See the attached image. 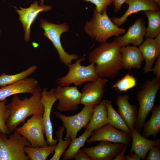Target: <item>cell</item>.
<instances>
[{"label": "cell", "mask_w": 160, "mask_h": 160, "mask_svg": "<svg viewBox=\"0 0 160 160\" xmlns=\"http://www.w3.org/2000/svg\"><path fill=\"white\" fill-rule=\"evenodd\" d=\"M121 47L117 41H105L92 50L88 55V62L95 64L99 78L112 79L123 68Z\"/></svg>", "instance_id": "1"}, {"label": "cell", "mask_w": 160, "mask_h": 160, "mask_svg": "<svg viewBox=\"0 0 160 160\" xmlns=\"http://www.w3.org/2000/svg\"><path fill=\"white\" fill-rule=\"evenodd\" d=\"M42 89L39 85L29 98L22 100L18 94L13 95L12 101L7 106L10 112L6 124L10 134L13 132L21 123H24L26 118L36 114H43L44 107L41 101Z\"/></svg>", "instance_id": "2"}, {"label": "cell", "mask_w": 160, "mask_h": 160, "mask_svg": "<svg viewBox=\"0 0 160 160\" xmlns=\"http://www.w3.org/2000/svg\"><path fill=\"white\" fill-rule=\"evenodd\" d=\"M84 30L90 38L100 43L126 31L125 29L119 28L113 23L107 14V10L101 13L95 9L91 19L86 23Z\"/></svg>", "instance_id": "3"}, {"label": "cell", "mask_w": 160, "mask_h": 160, "mask_svg": "<svg viewBox=\"0 0 160 160\" xmlns=\"http://www.w3.org/2000/svg\"><path fill=\"white\" fill-rule=\"evenodd\" d=\"M160 87V78L156 76L148 79L141 86L136 93L139 103L135 129L139 132L142 130L146 119L154 105L155 98Z\"/></svg>", "instance_id": "4"}, {"label": "cell", "mask_w": 160, "mask_h": 160, "mask_svg": "<svg viewBox=\"0 0 160 160\" xmlns=\"http://www.w3.org/2000/svg\"><path fill=\"white\" fill-rule=\"evenodd\" d=\"M85 60V57L83 56L76 60L74 63L70 64L68 66L69 71L67 73L57 79L56 83L62 87L69 86L72 84L77 87L84 82H92L98 79L99 77L96 73L94 63L87 66L81 65V63Z\"/></svg>", "instance_id": "5"}, {"label": "cell", "mask_w": 160, "mask_h": 160, "mask_svg": "<svg viewBox=\"0 0 160 160\" xmlns=\"http://www.w3.org/2000/svg\"><path fill=\"white\" fill-rule=\"evenodd\" d=\"M9 135L0 132V160H29L24 148L30 146V142L15 130Z\"/></svg>", "instance_id": "6"}, {"label": "cell", "mask_w": 160, "mask_h": 160, "mask_svg": "<svg viewBox=\"0 0 160 160\" xmlns=\"http://www.w3.org/2000/svg\"><path fill=\"white\" fill-rule=\"evenodd\" d=\"M40 20L39 27L44 30V32L43 33L44 36L52 42L57 52L60 61L68 67L72 63L73 60L79 58L78 55L69 54L67 52L61 44V36L63 33L68 31L69 26L65 23L56 24L50 23L42 18H40Z\"/></svg>", "instance_id": "7"}, {"label": "cell", "mask_w": 160, "mask_h": 160, "mask_svg": "<svg viewBox=\"0 0 160 160\" xmlns=\"http://www.w3.org/2000/svg\"><path fill=\"white\" fill-rule=\"evenodd\" d=\"M42 117L41 114H33L22 126L17 128L15 130L25 137L32 147L37 148L48 146L44 136Z\"/></svg>", "instance_id": "8"}, {"label": "cell", "mask_w": 160, "mask_h": 160, "mask_svg": "<svg viewBox=\"0 0 160 160\" xmlns=\"http://www.w3.org/2000/svg\"><path fill=\"white\" fill-rule=\"evenodd\" d=\"M94 108L84 106L78 113L72 116H66L60 112L55 111L53 114L60 119L63 126L66 129L64 140L72 139L76 137L79 131L82 128H85L88 124L93 112Z\"/></svg>", "instance_id": "9"}, {"label": "cell", "mask_w": 160, "mask_h": 160, "mask_svg": "<svg viewBox=\"0 0 160 160\" xmlns=\"http://www.w3.org/2000/svg\"><path fill=\"white\" fill-rule=\"evenodd\" d=\"M54 89L56 97L59 101L57 109L59 112L75 111L77 109L81 93L77 86L58 85L54 87Z\"/></svg>", "instance_id": "10"}, {"label": "cell", "mask_w": 160, "mask_h": 160, "mask_svg": "<svg viewBox=\"0 0 160 160\" xmlns=\"http://www.w3.org/2000/svg\"><path fill=\"white\" fill-rule=\"evenodd\" d=\"M57 100L54 87L49 91L46 88L43 89L41 95V101L44 109L42 114V123L44 133L46 137V140L49 145H53L58 142L57 139L53 138V128L50 119L52 108Z\"/></svg>", "instance_id": "11"}, {"label": "cell", "mask_w": 160, "mask_h": 160, "mask_svg": "<svg viewBox=\"0 0 160 160\" xmlns=\"http://www.w3.org/2000/svg\"><path fill=\"white\" fill-rule=\"evenodd\" d=\"M108 81L107 78H99L84 85L81 92L80 104L94 108L102 101L105 88Z\"/></svg>", "instance_id": "12"}, {"label": "cell", "mask_w": 160, "mask_h": 160, "mask_svg": "<svg viewBox=\"0 0 160 160\" xmlns=\"http://www.w3.org/2000/svg\"><path fill=\"white\" fill-rule=\"evenodd\" d=\"M39 2L35 1L30 6L27 8L16 7H13L19 15V20L21 22L24 31V39L28 42L30 40L31 27L38 15L41 12L51 10V5H39Z\"/></svg>", "instance_id": "13"}, {"label": "cell", "mask_w": 160, "mask_h": 160, "mask_svg": "<svg viewBox=\"0 0 160 160\" xmlns=\"http://www.w3.org/2000/svg\"><path fill=\"white\" fill-rule=\"evenodd\" d=\"M90 136L86 140L88 143L106 141L128 145L132 138L131 134L117 129L108 123L93 132Z\"/></svg>", "instance_id": "14"}, {"label": "cell", "mask_w": 160, "mask_h": 160, "mask_svg": "<svg viewBox=\"0 0 160 160\" xmlns=\"http://www.w3.org/2000/svg\"><path fill=\"white\" fill-rule=\"evenodd\" d=\"M125 145L122 143L102 141L95 146L83 147L81 150L92 160H111L116 156Z\"/></svg>", "instance_id": "15"}, {"label": "cell", "mask_w": 160, "mask_h": 160, "mask_svg": "<svg viewBox=\"0 0 160 160\" xmlns=\"http://www.w3.org/2000/svg\"><path fill=\"white\" fill-rule=\"evenodd\" d=\"M146 27L143 18L139 17L134 23L129 27L123 36L116 37L114 40L119 43L121 47H126L132 44L139 46L144 41Z\"/></svg>", "instance_id": "16"}, {"label": "cell", "mask_w": 160, "mask_h": 160, "mask_svg": "<svg viewBox=\"0 0 160 160\" xmlns=\"http://www.w3.org/2000/svg\"><path fill=\"white\" fill-rule=\"evenodd\" d=\"M39 85L38 80L34 77H27L14 84L0 88V101L12 95L20 93L33 94Z\"/></svg>", "instance_id": "17"}, {"label": "cell", "mask_w": 160, "mask_h": 160, "mask_svg": "<svg viewBox=\"0 0 160 160\" xmlns=\"http://www.w3.org/2000/svg\"><path fill=\"white\" fill-rule=\"evenodd\" d=\"M128 5L126 11L121 17H113L111 20L118 27L127 20L128 17L132 14L141 11L160 10V7L153 0H126L125 2Z\"/></svg>", "instance_id": "18"}, {"label": "cell", "mask_w": 160, "mask_h": 160, "mask_svg": "<svg viewBox=\"0 0 160 160\" xmlns=\"http://www.w3.org/2000/svg\"><path fill=\"white\" fill-rule=\"evenodd\" d=\"M129 96L127 94L118 96L115 102L118 107L117 112L131 131L134 128L138 110L136 105L129 102Z\"/></svg>", "instance_id": "19"}, {"label": "cell", "mask_w": 160, "mask_h": 160, "mask_svg": "<svg viewBox=\"0 0 160 160\" xmlns=\"http://www.w3.org/2000/svg\"><path fill=\"white\" fill-rule=\"evenodd\" d=\"M132 142L130 152H134L144 160L150 149L155 145H160V139L148 140L134 128L131 134Z\"/></svg>", "instance_id": "20"}, {"label": "cell", "mask_w": 160, "mask_h": 160, "mask_svg": "<svg viewBox=\"0 0 160 160\" xmlns=\"http://www.w3.org/2000/svg\"><path fill=\"white\" fill-rule=\"evenodd\" d=\"M138 48L145 61L143 69V73L150 72L156 59L160 55V47L156 44L154 39L146 38Z\"/></svg>", "instance_id": "21"}, {"label": "cell", "mask_w": 160, "mask_h": 160, "mask_svg": "<svg viewBox=\"0 0 160 160\" xmlns=\"http://www.w3.org/2000/svg\"><path fill=\"white\" fill-rule=\"evenodd\" d=\"M120 52L123 68L129 70L141 68L144 59L138 48L129 45L121 47Z\"/></svg>", "instance_id": "22"}, {"label": "cell", "mask_w": 160, "mask_h": 160, "mask_svg": "<svg viewBox=\"0 0 160 160\" xmlns=\"http://www.w3.org/2000/svg\"><path fill=\"white\" fill-rule=\"evenodd\" d=\"M107 123V111L104 100L94 108L89 122L85 128L86 129L93 132Z\"/></svg>", "instance_id": "23"}, {"label": "cell", "mask_w": 160, "mask_h": 160, "mask_svg": "<svg viewBox=\"0 0 160 160\" xmlns=\"http://www.w3.org/2000/svg\"><path fill=\"white\" fill-rule=\"evenodd\" d=\"M151 111V118L144 122L141 135L147 138L153 136L155 140L160 130V105H154Z\"/></svg>", "instance_id": "24"}, {"label": "cell", "mask_w": 160, "mask_h": 160, "mask_svg": "<svg viewBox=\"0 0 160 160\" xmlns=\"http://www.w3.org/2000/svg\"><path fill=\"white\" fill-rule=\"evenodd\" d=\"M107 109L108 122L116 129L131 134V131L117 112L113 107L112 102L105 100Z\"/></svg>", "instance_id": "25"}, {"label": "cell", "mask_w": 160, "mask_h": 160, "mask_svg": "<svg viewBox=\"0 0 160 160\" xmlns=\"http://www.w3.org/2000/svg\"><path fill=\"white\" fill-rule=\"evenodd\" d=\"M144 13L148 20L145 37L154 39L160 33V10H148Z\"/></svg>", "instance_id": "26"}, {"label": "cell", "mask_w": 160, "mask_h": 160, "mask_svg": "<svg viewBox=\"0 0 160 160\" xmlns=\"http://www.w3.org/2000/svg\"><path fill=\"white\" fill-rule=\"evenodd\" d=\"M93 132L86 129L81 136L72 139L69 148L63 154V160H68L73 158L76 153L84 145L87 140Z\"/></svg>", "instance_id": "27"}, {"label": "cell", "mask_w": 160, "mask_h": 160, "mask_svg": "<svg viewBox=\"0 0 160 160\" xmlns=\"http://www.w3.org/2000/svg\"><path fill=\"white\" fill-rule=\"evenodd\" d=\"M57 145V144L53 145L37 148L26 146L24 150L30 160H45L50 155L54 153Z\"/></svg>", "instance_id": "28"}, {"label": "cell", "mask_w": 160, "mask_h": 160, "mask_svg": "<svg viewBox=\"0 0 160 160\" xmlns=\"http://www.w3.org/2000/svg\"><path fill=\"white\" fill-rule=\"evenodd\" d=\"M37 69V66L33 65L26 70L15 74L9 75L3 73L0 76V87L12 84L28 77Z\"/></svg>", "instance_id": "29"}, {"label": "cell", "mask_w": 160, "mask_h": 160, "mask_svg": "<svg viewBox=\"0 0 160 160\" xmlns=\"http://www.w3.org/2000/svg\"><path fill=\"white\" fill-rule=\"evenodd\" d=\"M65 129L64 126H60L57 131L55 132L57 138L58 143L54 151V154L50 160H59L64 152L65 150L70 145L72 139L68 138L64 140L63 135Z\"/></svg>", "instance_id": "30"}, {"label": "cell", "mask_w": 160, "mask_h": 160, "mask_svg": "<svg viewBox=\"0 0 160 160\" xmlns=\"http://www.w3.org/2000/svg\"><path fill=\"white\" fill-rule=\"evenodd\" d=\"M137 85L135 78L129 73L121 79L118 80L112 86L121 92H126L135 87Z\"/></svg>", "instance_id": "31"}, {"label": "cell", "mask_w": 160, "mask_h": 160, "mask_svg": "<svg viewBox=\"0 0 160 160\" xmlns=\"http://www.w3.org/2000/svg\"><path fill=\"white\" fill-rule=\"evenodd\" d=\"M10 115V112L7 106V100L0 101V130L6 135H9L6 123Z\"/></svg>", "instance_id": "32"}, {"label": "cell", "mask_w": 160, "mask_h": 160, "mask_svg": "<svg viewBox=\"0 0 160 160\" xmlns=\"http://www.w3.org/2000/svg\"><path fill=\"white\" fill-rule=\"evenodd\" d=\"M86 2H89L96 6L95 9L99 12L102 13L107 10V7L112 2L113 0H84Z\"/></svg>", "instance_id": "33"}, {"label": "cell", "mask_w": 160, "mask_h": 160, "mask_svg": "<svg viewBox=\"0 0 160 160\" xmlns=\"http://www.w3.org/2000/svg\"><path fill=\"white\" fill-rule=\"evenodd\" d=\"M160 145L153 146L148 152L145 157L146 160H160Z\"/></svg>", "instance_id": "34"}, {"label": "cell", "mask_w": 160, "mask_h": 160, "mask_svg": "<svg viewBox=\"0 0 160 160\" xmlns=\"http://www.w3.org/2000/svg\"><path fill=\"white\" fill-rule=\"evenodd\" d=\"M152 71L153 74L155 75L156 76L160 78V55L156 59L154 66L151 71Z\"/></svg>", "instance_id": "35"}, {"label": "cell", "mask_w": 160, "mask_h": 160, "mask_svg": "<svg viewBox=\"0 0 160 160\" xmlns=\"http://www.w3.org/2000/svg\"><path fill=\"white\" fill-rule=\"evenodd\" d=\"M73 158L76 160H91L90 157L85 152L79 150L76 153Z\"/></svg>", "instance_id": "36"}, {"label": "cell", "mask_w": 160, "mask_h": 160, "mask_svg": "<svg viewBox=\"0 0 160 160\" xmlns=\"http://www.w3.org/2000/svg\"><path fill=\"white\" fill-rule=\"evenodd\" d=\"M126 0H113L114 5V10L115 12H117L120 10L122 5Z\"/></svg>", "instance_id": "37"}, {"label": "cell", "mask_w": 160, "mask_h": 160, "mask_svg": "<svg viewBox=\"0 0 160 160\" xmlns=\"http://www.w3.org/2000/svg\"><path fill=\"white\" fill-rule=\"evenodd\" d=\"M128 145H125L116 156L113 159L114 160H126L125 158V153Z\"/></svg>", "instance_id": "38"}, {"label": "cell", "mask_w": 160, "mask_h": 160, "mask_svg": "<svg viewBox=\"0 0 160 160\" xmlns=\"http://www.w3.org/2000/svg\"><path fill=\"white\" fill-rule=\"evenodd\" d=\"M126 160H140L141 159L138 155L133 152H130L128 155H125Z\"/></svg>", "instance_id": "39"}, {"label": "cell", "mask_w": 160, "mask_h": 160, "mask_svg": "<svg viewBox=\"0 0 160 160\" xmlns=\"http://www.w3.org/2000/svg\"><path fill=\"white\" fill-rule=\"evenodd\" d=\"M154 38V41L160 47V33L158 34Z\"/></svg>", "instance_id": "40"}, {"label": "cell", "mask_w": 160, "mask_h": 160, "mask_svg": "<svg viewBox=\"0 0 160 160\" xmlns=\"http://www.w3.org/2000/svg\"><path fill=\"white\" fill-rule=\"evenodd\" d=\"M155 1L160 7V0H153Z\"/></svg>", "instance_id": "41"}, {"label": "cell", "mask_w": 160, "mask_h": 160, "mask_svg": "<svg viewBox=\"0 0 160 160\" xmlns=\"http://www.w3.org/2000/svg\"><path fill=\"white\" fill-rule=\"evenodd\" d=\"M44 0H40V5H41L42 6L44 5Z\"/></svg>", "instance_id": "42"}, {"label": "cell", "mask_w": 160, "mask_h": 160, "mask_svg": "<svg viewBox=\"0 0 160 160\" xmlns=\"http://www.w3.org/2000/svg\"><path fill=\"white\" fill-rule=\"evenodd\" d=\"M1 29H0V38L1 37Z\"/></svg>", "instance_id": "43"}, {"label": "cell", "mask_w": 160, "mask_h": 160, "mask_svg": "<svg viewBox=\"0 0 160 160\" xmlns=\"http://www.w3.org/2000/svg\"><path fill=\"white\" fill-rule=\"evenodd\" d=\"M1 132V131L0 130V132Z\"/></svg>", "instance_id": "44"}]
</instances>
